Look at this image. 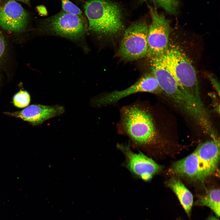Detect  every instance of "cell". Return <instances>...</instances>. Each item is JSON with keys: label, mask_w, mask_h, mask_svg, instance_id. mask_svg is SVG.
Returning <instances> with one entry per match:
<instances>
[{"label": "cell", "mask_w": 220, "mask_h": 220, "mask_svg": "<svg viewBox=\"0 0 220 220\" xmlns=\"http://www.w3.org/2000/svg\"><path fill=\"white\" fill-rule=\"evenodd\" d=\"M28 21V13L15 1L9 0L0 8V27L4 30L21 32L26 28Z\"/></svg>", "instance_id": "obj_11"}, {"label": "cell", "mask_w": 220, "mask_h": 220, "mask_svg": "<svg viewBox=\"0 0 220 220\" xmlns=\"http://www.w3.org/2000/svg\"><path fill=\"white\" fill-rule=\"evenodd\" d=\"M6 46V43L5 37L0 30V61L5 54Z\"/></svg>", "instance_id": "obj_18"}, {"label": "cell", "mask_w": 220, "mask_h": 220, "mask_svg": "<svg viewBox=\"0 0 220 220\" xmlns=\"http://www.w3.org/2000/svg\"><path fill=\"white\" fill-rule=\"evenodd\" d=\"M207 76L211 81L212 85L215 88V90L218 92L219 96L220 95V87L218 81L216 79L213 77L210 74H207Z\"/></svg>", "instance_id": "obj_19"}, {"label": "cell", "mask_w": 220, "mask_h": 220, "mask_svg": "<svg viewBox=\"0 0 220 220\" xmlns=\"http://www.w3.org/2000/svg\"><path fill=\"white\" fill-rule=\"evenodd\" d=\"M116 124L118 134L129 138L134 147L147 150L157 142L158 132L152 109L144 101L122 106Z\"/></svg>", "instance_id": "obj_1"}, {"label": "cell", "mask_w": 220, "mask_h": 220, "mask_svg": "<svg viewBox=\"0 0 220 220\" xmlns=\"http://www.w3.org/2000/svg\"><path fill=\"white\" fill-rule=\"evenodd\" d=\"M30 96L28 93L20 90L16 93L13 98V103L16 107L21 108L28 106L30 101Z\"/></svg>", "instance_id": "obj_16"}, {"label": "cell", "mask_w": 220, "mask_h": 220, "mask_svg": "<svg viewBox=\"0 0 220 220\" xmlns=\"http://www.w3.org/2000/svg\"><path fill=\"white\" fill-rule=\"evenodd\" d=\"M148 0L153 5L152 6L156 8L163 9L166 13L174 15L178 12L180 6L179 0Z\"/></svg>", "instance_id": "obj_15"}, {"label": "cell", "mask_w": 220, "mask_h": 220, "mask_svg": "<svg viewBox=\"0 0 220 220\" xmlns=\"http://www.w3.org/2000/svg\"><path fill=\"white\" fill-rule=\"evenodd\" d=\"M39 12L41 14L46 15L47 13V11L45 8L41 6L39 7Z\"/></svg>", "instance_id": "obj_20"}, {"label": "cell", "mask_w": 220, "mask_h": 220, "mask_svg": "<svg viewBox=\"0 0 220 220\" xmlns=\"http://www.w3.org/2000/svg\"><path fill=\"white\" fill-rule=\"evenodd\" d=\"M148 29L146 22L141 20L126 29L119 49L120 55L123 59L133 61L148 55Z\"/></svg>", "instance_id": "obj_8"}, {"label": "cell", "mask_w": 220, "mask_h": 220, "mask_svg": "<svg viewBox=\"0 0 220 220\" xmlns=\"http://www.w3.org/2000/svg\"><path fill=\"white\" fill-rule=\"evenodd\" d=\"M64 108L60 105H32L20 111L5 112L7 115L20 118L33 126L42 124L45 121L60 116L64 112Z\"/></svg>", "instance_id": "obj_12"}, {"label": "cell", "mask_w": 220, "mask_h": 220, "mask_svg": "<svg viewBox=\"0 0 220 220\" xmlns=\"http://www.w3.org/2000/svg\"><path fill=\"white\" fill-rule=\"evenodd\" d=\"M168 185L175 194L186 213L189 216L193 204L191 193L179 178H171L168 181Z\"/></svg>", "instance_id": "obj_13"}, {"label": "cell", "mask_w": 220, "mask_h": 220, "mask_svg": "<svg viewBox=\"0 0 220 220\" xmlns=\"http://www.w3.org/2000/svg\"><path fill=\"white\" fill-rule=\"evenodd\" d=\"M63 11L78 15H82V12L80 9L69 0H61Z\"/></svg>", "instance_id": "obj_17"}, {"label": "cell", "mask_w": 220, "mask_h": 220, "mask_svg": "<svg viewBox=\"0 0 220 220\" xmlns=\"http://www.w3.org/2000/svg\"><path fill=\"white\" fill-rule=\"evenodd\" d=\"M16 1H19L22 2L24 3H25L28 5H29L30 4V0H13Z\"/></svg>", "instance_id": "obj_21"}, {"label": "cell", "mask_w": 220, "mask_h": 220, "mask_svg": "<svg viewBox=\"0 0 220 220\" xmlns=\"http://www.w3.org/2000/svg\"><path fill=\"white\" fill-rule=\"evenodd\" d=\"M161 91L152 74H146L124 90L105 92L93 97L90 99V104L93 107L100 108L115 105L121 99L136 93L145 92L158 94Z\"/></svg>", "instance_id": "obj_7"}, {"label": "cell", "mask_w": 220, "mask_h": 220, "mask_svg": "<svg viewBox=\"0 0 220 220\" xmlns=\"http://www.w3.org/2000/svg\"><path fill=\"white\" fill-rule=\"evenodd\" d=\"M220 189L214 188L208 192L205 195L200 198L196 204L206 206L210 208L216 216H220Z\"/></svg>", "instance_id": "obj_14"}, {"label": "cell", "mask_w": 220, "mask_h": 220, "mask_svg": "<svg viewBox=\"0 0 220 220\" xmlns=\"http://www.w3.org/2000/svg\"><path fill=\"white\" fill-rule=\"evenodd\" d=\"M84 9L89 22L88 29L97 34H116L124 27L122 8L111 0H88Z\"/></svg>", "instance_id": "obj_4"}, {"label": "cell", "mask_w": 220, "mask_h": 220, "mask_svg": "<svg viewBox=\"0 0 220 220\" xmlns=\"http://www.w3.org/2000/svg\"><path fill=\"white\" fill-rule=\"evenodd\" d=\"M116 147L125 156V166L137 177L148 181L161 170V166L140 152H133L129 145L118 144Z\"/></svg>", "instance_id": "obj_10"}, {"label": "cell", "mask_w": 220, "mask_h": 220, "mask_svg": "<svg viewBox=\"0 0 220 220\" xmlns=\"http://www.w3.org/2000/svg\"><path fill=\"white\" fill-rule=\"evenodd\" d=\"M41 27L45 33L75 41L82 39L87 28L86 20L82 15H78L63 10L44 19Z\"/></svg>", "instance_id": "obj_6"}, {"label": "cell", "mask_w": 220, "mask_h": 220, "mask_svg": "<svg viewBox=\"0 0 220 220\" xmlns=\"http://www.w3.org/2000/svg\"><path fill=\"white\" fill-rule=\"evenodd\" d=\"M2 0H0V8H1L0 6H1V4L2 3Z\"/></svg>", "instance_id": "obj_23"}, {"label": "cell", "mask_w": 220, "mask_h": 220, "mask_svg": "<svg viewBox=\"0 0 220 220\" xmlns=\"http://www.w3.org/2000/svg\"><path fill=\"white\" fill-rule=\"evenodd\" d=\"M152 22L148 29V55L149 57L160 56L168 48L171 28L169 20L163 14L159 13L156 8L148 5Z\"/></svg>", "instance_id": "obj_9"}, {"label": "cell", "mask_w": 220, "mask_h": 220, "mask_svg": "<svg viewBox=\"0 0 220 220\" xmlns=\"http://www.w3.org/2000/svg\"><path fill=\"white\" fill-rule=\"evenodd\" d=\"M154 75L161 91L170 98L177 107L191 117L203 130H207L211 127V123L203 103L181 88L165 67L159 66Z\"/></svg>", "instance_id": "obj_3"}, {"label": "cell", "mask_w": 220, "mask_h": 220, "mask_svg": "<svg viewBox=\"0 0 220 220\" xmlns=\"http://www.w3.org/2000/svg\"><path fill=\"white\" fill-rule=\"evenodd\" d=\"M207 220H219V219L216 218L212 216L210 218Z\"/></svg>", "instance_id": "obj_22"}, {"label": "cell", "mask_w": 220, "mask_h": 220, "mask_svg": "<svg viewBox=\"0 0 220 220\" xmlns=\"http://www.w3.org/2000/svg\"><path fill=\"white\" fill-rule=\"evenodd\" d=\"M159 57L179 87L202 103L196 72L186 55L178 48L173 46L168 47L163 55Z\"/></svg>", "instance_id": "obj_5"}, {"label": "cell", "mask_w": 220, "mask_h": 220, "mask_svg": "<svg viewBox=\"0 0 220 220\" xmlns=\"http://www.w3.org/2000/svg\"><path fill=\"white\" fill-rule=\"evenodd\" d=\"M219 158V141L214 139L199 144L190 154L174 163L170 171L176 174L203 181L215 171Z\"/></svg>", "instance_id": "obj_2"}]
</instances>
